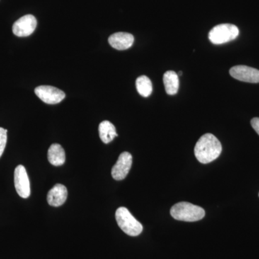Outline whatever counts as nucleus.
Wrapping results in <instances>:
<instances>
[{
	"label": "nucleus",
	"instance_id": "nucleus-9",
	"mask_svg": "<svg viewBox=\"0 0 259 259\" xmlns=\"http://www.w3.org/2000/svg\"><path fill=\"white\" fill-rule=\"evenodd\" d=\"M132 155L128 152L121 153L117 159V163L112 168V176L115 180H124L128 175L132 166Z\"/></svg>",
	"mask_w": 259,
	"mask_h": 259
},
{
	"label": "nucleus",
	"instance_id": "nucleus-15",
	"mask_svg": "<svg viewBox=\"0 0 259 259\" xmlns=\"http://www.w3.org/2000/svg\"><path fill=\"white\" fill-rule=\"evenodd\" d=\"M136 89L142 97H148L153 91L152 83L146 76H141L136 79Z\"/></svg>",
	"mask_w": 259,
	"mask_h": 259
},
{
	"label": "nucleus",
	"instance_id": "nucleus-8",
	"mask_svg": "<svg viewBox=\"0 0 259 259\" xmlns=\"http://www.w3.org/2000/svg\"><path fill=\"white\" fill-rule=\"evenodd\" d=\"M232 77L238 81L248 83H259V70L249 66H236L230 69Z\"/></svg>",
	"mask_w": 259,
	"mask_h": 259
},
{
	"label": "nucleus",
	"instance_id": "nucleus-3",
	"mask_svg": "<svg viewBox=\"0 0 259 259\" xmlns=\"http://www.w3.org/2000/svg\"><path fill=\"white\" fill-rule=\"evenodd\" d=\"M115 218L120 229L128 236H138L142 233V225L132 215L126 207H119L116 210Z\"/></svg>",
	"mask_w": 259,
	"mask_h": 259
},
{
	"label": "nucleus",
	"instance_id": "nucleus-14",
	"mask_svg": "<svg viewBox=\"0 0 259 259\" xmlns=\"http://www.w3.org/2000/svg\"><path fill=\"white\" fill-rule=\"evenodd\" d=\"M99 134L102 142L106 144L111 142L115 137L118 136L116 133L115 125L107 120L103 121L99 125Z\"/></svg>",
	"mask_w": 259,
	"mask_h": 259
},
{
	"label": "nucleus",
	"instance_id": "nucleus-2",
	"mask_svg": "<svg viewBox=\"0 0 259 259\" xmlns=\"http://www.w3.org/2000/svg\"><path fill=\"white\" fill-rule=\"evenodd\" d=\"M171 215L177 221L195 222L200 221L205 215V211L199 206L190 202H179L171 207Z\"/></svg>",
	"mask_w": 259,
	"mask_h": 259
},
{
	"label": "nucleus",
	"instance_id": "nucleus-1",
	"mask_svg": "<svg viewBox=\"0 0 259 259\" xmlns=\"http://www.w3.org/2000/svg\"><path fill=\"white\" fill-rule=\"evenodd\" d=\"M222 152V145L219 140L211 134L202 136L194 147V155L200 163H208L219 157Z\"/></svg>",
	"mask_w": 259,
	"mask_h": 259
},
{
	"label": "nucleus",
	"instance_id": "nucleus-10",
	"mask_svg": "<svg viewBox=\"0 0 259 259\" xmlns=\"http://www.w3.org/2000/svg\"><path fill=\"white\" fill-rule=\"evenodd\" d=\"M108 42L112 48L117 50H127L134 44V37L128 32H116L109 37Z\"/></svg>",
	"mask_w": 259,
	"mask_h": 259
},
{
	"label": "nucleus",
	"instance_id": "nucleus-18",
	"mask_svg": "<svg viewBox=\"0 0 259 259\" xmlns=\"http://www.w3.org/2000/svg\"><path fill=\"white\" fill-rule=\"evenodd\" d=\"M179 75H180V76H182V71H180V73H179Z\"/></svg>",
	"mask_w": 259,
	"mask_h": 259
},
{
	"label": "nucleus",
	"instance_id": "nucleus-13",
	"mask_svg": "<svg viewBox=\"0 0 259 259\" xmlns=\"http://www.w3.org/2000/svg\"><path fill=\"white\" fill-rule=\"evenodd\" d=\"M163 84L168 95H176L180 88L178 74L175 71H168L163 74Z\"/></svg>",
	"mask_w": 259,
	"mask_h": 259
},
{
	"label": "nucleus",
	"instance_id": "nucleus-17",
	"mask_svg": "<svg viewBox=\"0 0 259 259\" xmlns=\"http://www.w3.org/2000/svg\"><path fill=\"white\" fill-rule=\"evenodd\" d=\"M250 124H251L252 127L255 130V132L259 136V117H255V118L252 119L250 121Z\"/></svg>",
	"mask_w": 259,
	"mask_h": 259
},
{
	"label": "nucleus",
	"instance_id": "nucleus-5",
	"mask_svg": "<svg viewBox=\"0 0 259 259\" xmlns=\"http://www.w3.org/2000/svg\"><path fill=\"white\" fill-rule=\"evenodd\" d=\"M35 95L42 102L49 105H55L64 100L66 95L62 90L52 86H39L35 88Z\"/></svg>",
	"mask_w": 259,
	"mask_h": 259
},
{
	"label": "nucleus",
	"instance_id": "nucleus-6",
	"mask_svg": "<svg viewBox=\"0 0 259 259\" xmlns=\"http://www.w3.org/2000/svg\"><path fill=\"white\" fill-rule=\"evenodd\" d=\"M15 187L20 197L28 198L30 195V181L26 169L23 165L16 167L14 174Z\"/></svg>",
	"mask_w": 259,
	"mask_h": 259
},
{
	"label": "nucleus",
	"instance_id": "nucleus-16",
	"mask_svg": "<svg viewBox=\"0 0 259 259\" xmlns=\"http://www.w3.org/2000/svg\"><path fill=\"white\" fill-rule=\"evenodd\" d=\"M7 133H8V130L0 127V158L3 156L5 146H6L7 139H8Z\"/></svg>",
	"mask_w": 259,
	"mask_h": 259
},
{
	"label": "nucleus",
	"instance_id": "nucleus-4",
	"mask_svg": "<svg viewBox=\"0 0 259 259\" xmlns=\"http://www.w3.org/2000/svg\"><path fill=\"white\" fill-rule=\"evenodd\" d=\"M239 35L238 27L233 24H221L209 32V40L215 45L226 44L235 40Z\"/></svg>",
	"mask_w": 259,
	"mask_h": 259
},
{
	"label": "nucleus",
	"instance_id": "nucleus-12",
	"mask_svg": "<svg viewBox=\"0 0 259 259\" xmlns=\"http://www.w3.org/2000/svg\"><path fill=\"white\" fill-rule=\"evenodd\" d=\"M48 159L53 166H62L66 161V153L60 144L51 145L48 151Z\"/></svg>",
	"mask_w": 259,
	"mask_h": 259
},
{
	"label": "nucleus",
	"instance_id": "nucleus-11",
	"mask_svg": "<svg viewBox=\"0 0 259 259\" xmlns=\"http://www.w3.org/2000/svg\"><path fill=\"white\" fill-rule=\"evenodd\" d=\"M67 196L68 191L66 187L61 184H56L48 193V203L52 207H59L65 203Z\"/></svg>",
	"mask_w": 259,
	"mask_h": 259
},
{
	"label": "nucleus",
	"instance_id": "nucleus-7",
	"mask_svg": "<svg viewBox=\"0 0 259 259\" xmlns=\"http://www.w3.org/2000/svg\"><path fill=\"white\" fill-rule=\"evenodd\" d=\"M37 20L33 15H26L18 19L13 26V32L16 36L27 37L35 31Z\"/></svg>",
	"mask_w": 259,
	"mask_h": 259
}]
</instances>
